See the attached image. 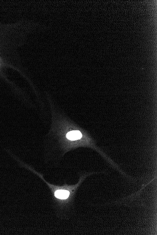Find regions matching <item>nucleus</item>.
Returning <instances> with one entry per match:
<instances>
[{
  "mask_svg": "<svg viewBox=\"0 0 157 235\" xmlns=\"http://www.w3.org/2000/svg\"><path fill=\"white\" fill-rule=\"evenodd\" d=\"M66 137L68 139L71 140H76L80 139L81 138L82 134L80 131H71L67 134Z\"/></svg>",
  "mask_w": 157,
  "mask_h": 235,
  "instance_id": "1",
  "label": "nucleus"
},
{
  "mask_svg": "<svg viewBox=\"0 0 157 235\" xmlns=\"http://www.w3.org/2000/svg\"><path fill=\"white\" fill-rule=\"evenodd\" d=\"M70 193L69 191L66 190H59L56 191L55 193V196L57 198L61 199H65L68 198Z\"/></svg>",
  "mask_w": 157,
  "mask_h": 235,
  "instance_id": "2",
  "label": "nucleus"
}]
</instances>
